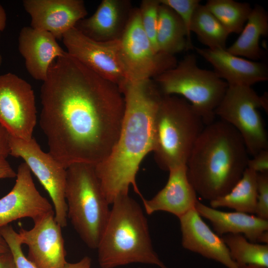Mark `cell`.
Instances as JSON below:
<instances>
[{
    "label": "cell",
    "mask_w": 268,
    "mask_h": 268,
    "mask_svg": "<svg viewBox=\"0 0 268 268\" xmlns=\"http://www.w3.org/2000/svg\"><path fill=\"white\" fill-rule=\"evenodd\" d=\"M40 127L49 153L67 168L105 159L116 143L125 101L115 84L67 52L51 65L40 90Z\"/></svg>",
    "instance_id": "cell-1"
},
{
    "label": "cell",
    "mask_w": 268,
    "mask_h": 268,
    "mask_svg": "<svg viewBox=\"0 0 268 268\" xmlns=\"http://www.w3.org/2000/svg\"><path fill=\"white\" fill-rule=\"evenodd\" d=\"M120 90L125 110L120 135L108 157L94 165L110 204L118 196L129 194L130 186L144 198L136 175L143 159L153 150L154 117L163 95L153 79L127 81Z\"/></svg>",
    "instance_id": "cell-2"
},
{
    "label": "cell",
    "mask_w": 268,
    "mask_h": 268,
    "mask_svg": "<svg viewBox=\"0 0 268 268\" xmlns=\"http://www.w3.org/2000/svg\"><path fill=\"white\" fill-rule=\"evenodd\" d=\"M249 154L240 134L220 120L205 125L186 164L197 194L209 201L227 194L247 168Z\"/></svg>",
    "instance_id": "cell-3"
},
{
    "label": "cell",
    "mask_w": 268,
    "mask_h": 268,
    "mask_svg": "<svg viewBox=\"0 0 268 268\" xmlns=\"http://www.w3.org/2000/svg\"><path fill=\"white\" fill-rule=\"evenodd\" d=\"M112 204L96 249L100 268L141 263L168 268L154 250L147 220L140 205L129 194L118 196Z\"/></svg>",
    "instance_id": "cell-4"
},
{
    "label": "cell",
    "mask_w": 268,
    "mask_h": 268,
    "mask_svg": "<svg viewBox=\"0 0 268 268\" xmlns=\"http://www.w3.org/2000/svg\"><path fill=\"white\" fill-rule=\"evenodd\" d=\"M204 126L201 117L186 100L163 95L154 120L152 152L158 166L169 171L186 165Z\"/></svg>",
    "instance_id": "cell-5"
},
{
    "label": "cell",
    "mask_w": 268,
    "mask_h": 268,
    "mask_svg": "<svg viewBox=\"0 0 268 268\" xmlns=\"http://www.w3.org/2000/svg\"><path fill=\"white\" fill-rule=\"evenodd\" d=\"M67 216L87 247L96 249L110 209L94 165L77 163L67 168Z\"/></svg>",
    "instance_id": "cell-6"
},
{
    "label": "cell",
    "mask_w": 268,
    "mask_h": 268,
    "mask_svg": "<svg viewBox=\"0 0 268 268\" xmlns=\"http://www.w3.org/2000/svg\"><path fill=\"white\" fill-rule=\"evenodd\" d=\"M153 79L163 95H178L189 102L205 126L214 121L215 110L228 86L214 71L198 67L193 54Z\"/></svg>",
    "instance_id": "cell-7"
},
{
    "label": "cell",
    "mask_w": 268,
    "mask_h": 268,
    "mask_svg": "<svg viewBox=\"0 0 268 268\" xmlns=\"http://www.w3.org/2000/svg\"><path fill=\"white\" fill-rule=\"evenodd\" d=\"M259 108L268 110L266 95L259 96L251 86L228 85L215 110L216 116L239 133L252 156L268 149V133Z\"/></svg>",
    "instance_id": "cell-8"
},
{
    "label": "cell",
    "mask_w": 268,
    "mask_h": 268,
    "mask_svg": "<svg viewBox=\"0 0 268 268\" xmlns=\"http://www.w3.org/2000/svg\"><path fill=\"white\" fill-rule=\"evenodd\" d=\"M120 40V54L127 81L153 79L175 67V56L155 50L145 33L138 8H133Z\"/></svg>",
    "instance_id": "cell-9"
},
{
    "label": "cell",
    "mask_w": 268,
    "mask_h": 268,
    "mask_svg": "<svg viewBox=\"0 0 268 268\" xmlns=\"http://www.w3.org/2000/svg\"><path fill=\"white\" fill-rule=\"evenodd\" d=\"M9 155L23 159L51 199L56 221L62 227H66L67 169L49 152H44L33 137L25 140L9 134Z\"/></svg>",
    "instance_id": "cell-10"
},
{
    "label": "cell",
    "mask_w": 268,
    "mask_h": 268,
    "mask_svg": "<svg viewBox=\"0 0 268 268\" xmlns=\"http://www.w3.org/2000/svg\"><path fill=\"white\" fill-rule=\"evenodd\" d=\"M37 123L35 96L31 85L17 75H0V125L8 134L29 140Z\"/></svg>",
    "instance_id": "cell-11"
},
{
    "label": "cell",
    "mask_w": 268,
    "mask_h": 268,
    "mask_svg": "<svg viewBox=\"0 0 268 268\" xmlns=\"http://www.w3.org/2000/svg\"><path fill=\"white\" fill-rule=\"evenodd\" d=\"M67 52L96 74L120 89L127 82L120 54V40L97 41L75 27L63 37Z\"/></svg>",
    "instance_id": "cell-12"
},
{
    "label": "cell",
    "mask_w": 268,
    "mask_h": 268,
    "mask_svg": "<svg viewBox=\"0 0 268 268\" xmlns=\"http://www.w3.org/2000/svg\"><path fill=\"white\" fill-rule=\"evenodd\" d=\"M15 178L11 190L0 199V228L18 219L28 217L35 221L55 212L49 201L37 190L24 162L18 166Z\"/></svg>",
    "instance_id": "cell-13"
},
{
    "label": "cell",
    "mask_w": 268,
    "mask_h": 268,
    "mask_svg": "<svg viewBox=\"0 0 268 268\" xmlns=\"http://www.w3.org/2000/svg\"><path fill=\"white\" fill-rule=\"evenodd\" d=\"M29 230L21 227L18 233L22 244L28 247L27 258L38 268H64L67 263L62 227L55 212L34 221Z\"/></svg>",
    "instance_id": "cell-14"
},
{
    "label": "cell",
    "mask_w": 268,
    "mask_h": 268,
    "mask_svg": "<svg viewBox=\"0 0 268 268\" xmlns=\"http://www.w3.org/2000/svg\"><path fill=\"white\" fill-rule=\"evenodd\" d=\"M24 9L31 17V27L51 33L61 39L69 30L85 17L82 0H24Z\"/></svg>",
    "instance_id": "cell-15"
},
{
    "label": "cell",
    "mask_w": 268,
    "mask_h": 268,
    "mask_svg": "<svg viewBox=\"0 0 268 268\" xmlns=\"http://www.w3.org/2000/svg\"><path fill=\"white\" fill-rule=\"evenodd\" d=\"M178 218L184 248L220 263L227 268H239L222 238L204 222L195 208Z\"/></svg>",
    "instance_id": "cell-16"
},
{
    "label": "cell",
    "mask_w": 268,
    "mask_h": 268,
    "mask_svg": "<svg viewBox=\"0 0 268 268\" xmlns=\"http://www.w3.org/2000/svg\"><path fill=\"white\" fill-rule=\"evenodd\" d=\"M195 49L212 65L216 74L228 85L251 86L268 80V68L263 63L233 55L226 49Z\"/></svg>",
    "instance_id": "cell-17"
},
{
    "label": "cell",
    "mask_w": 268,
    "mask_h": 268,
    "mask_svg": "<svg viewBox=\"0 0 268 268\" xmlns=\"http://www.w3.org/2000/svg\"><path fill=\"white\" fill-rule=\"evenodd\" d=\"M133 8L129 0H103L91 16L79 21L75 27L97 41L120 40Z\"/></svg>",
    "instance_id": "cell-18"
},
{
    "label": "cell",
    "mask_w": 268,
    "mask_h": 268,
    "mask_svg": "<svg viewBox=\"0 0 268 268\" xmlns=\"http://www.w3.org/2000/svg\"><path fill=\"white\" fill-rule=\"evenodd\" d=\"M18 40V50L27 70L33 78L43 82L53 61L67 53L51 33L31 26L21 29Z\"/></svg>",
    "instance_id": "cell-19"
},
{
    "label": "cell",
    "mask_w": 268,
    "mask_h": 268,
    "mask_svg": "<svg viewBox=\"0 0 268 268\" xmlns=\"http://www.w3.org/2000/svg\"><path fill=\"white\" fill-rule=\"evenodd\" d=\"M167 182L164 187L150 200H142L146 213L163 211L179 218L195 208L198 201L197 193L187 176L186 165L169 171Z\"/></svg>",
    "instance_id": "cell-20"
},
{
    "label": "cell",
    "mask_w": 268,
    "mask_h": 268,
    "mask_svg": "<svg viewBox=\"0 0 268 268\" xmlns=\"http://www.w3.org/2000/svg\"><path fill=\"white\" fill-rule=\"evenodd\" d=\"M195 209L201 217L211 222L214 232L220 237L227 234H241L250 242L257 243L262 235L268 231V220L251 214L219 210L199 201Z\"/></svg>",
    "instance_id": "cell-21"
},
{
    "label": "cell",
    "mask_w": 268,
    "mask_h": 268,
    "mask_svg": "<svg viewBox=\"0 0 268 268\" xmlns=\"http://www.w3.org/2000/svg\"><path fill=\"white\" fill-rule=\"evenodd\" d=\"M268 34V14L263 7L256 4L252 8L238 38L226 50L233 55L251 61L260 60L264 53L260 46V39Z\"/></svg>",
    "instance_id": "cell-22"
},
{
    "label": "cell",
    "mask_w": 268,
    "mask_h": 268,
    "mask_svg": "<svg viewBox=\"0 0 268 268\" xmlns=\"http://www.w3.org/2000/svg\"><path fill=\"white\" fill-rule=\"evenodd\" d=\"M156 41L159 51L173 56L193 48L181 18L171 8L161 3L158 11Z\"/></svg>",
    "instance_id": "cell-23"
},
{
    "label": "cell",
    "mask_w": 268,
    "mask_h": 268,
    "mask_svg": "<svg viewBox=\"0 0 268 268\" xmlns=\"http://www.w3.org/2000/svg\"><path fill=\"white\" fill-rule=\"evenodd\" d=\"M257 201V173L247 168L241 178L224 196L210 201V206L227 207L236 211L255 213Z\"/></svg>",
    "instance_id": "cell-24"
},
{
    "label": "cell",
    "mask_w": 268,
    "mask_h": 268,
    "mask_svg": "<svg viewBox=\"0 0 268 268\" xmlns=\"http://www.w3.org/2000/svg\"><path fill=\"white\" fill-rule=\"evenodd\" d=\"M190 31L199 41L210 49H226L229 32L204 5L201 3L195 9Z\"/></svg>",
    "instance_id": "cell-25"
},
{
    "label": "cell",
    "mask_w": 268,
    "mask_h": 268,
    "mask_svg": "<svg viewBox=\"0 0 268 268\" xmlns=\"http://www.w3.org/2000/svg\"><path fill=\"white\" fill-rule=\"evenodd\" d=\"M232 260L238 266L255 265L268 268V245L249 241L241 234L221 237Z\"/></svg>",
    "instance_id": "cell-26"
},
{
    "label": "cell",
    "mask_w": 268,
    "mask_h": 268,
    "mask_svg": "<svg viewBox=\"0 0 268 268\" xmlns=\"http://www.w3.org/2000/svg\"><path fill=\"white\" fill-rule=\"evenodd\" d=\"M204 5L230 34L241 33L252 9L249 3L233 0H208Z\"/></svg>",
    "instance_id": "cell-27"
},
{
    "label": "cell",
    "mask_w": 268,
    "mask_h": 268,
    "mask_svg": "<svg viewBox=\"0 0 268 268\" xmlns=\"http://www.w3.org/2000/svg\"><path fill=\"white\" fill-rule=\"evenodd\" d=\"M160 4L159 0H142L138 8L142 27L157 51L156 36Z\"/></svg>",
    "instance_id": "cell-28"
},
{
    "label": "cell",
    "mask_w": 268,
    "mask_h": 268,
    "mask_svg": "<svg viewBox=\"0 0 268 268\" xmlns=\"http://www.w3.org/2000/svg\"><path fill=\"white\" fill-rule=\"evenodd\" d=\"M0 233L6 242L15 263V268H38L24 255L18 232L11 225L0 228Z\"/></svg>",
    "instance_id": "cell-29"
},
{
    "label": "cell",
    "mask_w": 268,
    "mask_h": 268,
    "mask_svg": "<svg viewBox=\"0 0 268 268\" xmlns=\"http://www.w3.org/2000/svg\"><path fill=\"white\" fill-rule=\"evenodd\" d=\"M161 3L166 5L174 10L184 22L188 37L191 40L190 26L194 12L200 4V0H159Z\"/></svg>",
    "instance_id": "cell-30"
},
{
    "label": "cell",
    "mask_w": 268,
    "mask_h": 268,
    "mask_svg": "<svg viewBox=\"0 0 268 268\" xmlns=\"http://www.w3.org/2000/svg\"><path fill=\"white\" fill-rule=\"evenodd\" d=\"M268 220V172L257 173V201L255 213Z\"/></svg>",
    "instance_id": "cell-31"
},
{
    "label": "cell",
    "mask_w": 268,
    "mask_h": 268,
    "mask_svg": "<svg viewBox=\"0 0 268 268\" xmlns=\"http://www.w3.org/2000/svg\"><path fill=\"white\" fill-rule=\"evenodd\" d=\"M247 168L257 173L268 172V149L260 151L249 159Z\"/></svg>",
    "instance_id": "cell-32"
},
{
    "label": "cell",
    "mask_w": 268,
    "mask_h": 268,
    "mask_svg": "<svg viewBox=\"0 0 268 268\" xmlns=\"http://www.w3.org/2000/svg\"><path fill=\"white\" fill-rule=\"evenodd\" d=\"M9 153V134L0 125V156L6 158Z\"/></svg>",
    "instance_id": "cell-33"
},
{
    "label": "cell",
    "mask_w": 268,
    "mask_h": 268,
    "mask_svg": "<svg viewBox=\"0 0 268 268\" xmlns=\"http://www.w3.org/2000/svg\"><path fill=\"white\" fill-rule=\"evenodd\" d=\"M16 172L13 169L6 158L0 156V179L14 178Z\"/></svg>",
    "instance_id": "cell-34"
},
{
    "label": "cell",
    "mask_w": 268,
    "mask_h": 268,
    "mask_svg": "<svg viewBox=\"0 0 268 268\" xmlns=\"http://www.w3.org/2000/svg\"><path fill=\"white\" fill-rule=\"evenodd\" d=\"M0 268H15L13 258L10 251L0 255Z\"/></svg>",
    "instance_id": "cell-35"
},
{
    "label": "cell",
    "mask_w": 268,
    "mask_h": 268,
    "mask_svg": "<svg viewBox=\"0 0 268 268\" xmlns=\"http://www.w3.org/2000/svg\"><path fill=\"white\" fill-rule=\"evenodd\" d=\"M91 264V258L85 256L76 263H69L67 262L64 268H90Z\"/></svg>",
    "instance_id": "cell-36"
},
{
    "label": "cell",
    "mask_w": 268,
    "mask_h": 268,
    "mask_svg": "<svg viewBox=\"0 0 268 268\" xmlns=\"http://www.w3.org/2000/svg\"><path fill=\"white\" fill-rule=\"evenodd\" d=\"M6 14L5 9L0 3V33L4 30L6 24Z\"/></svg>",
    "instance_id": "cell-37"
},
{
    "label": "cell",
    "mask_w": 268,
    "mask_h": 268,
    "mask_svg": "<svg viewBox=\"0 0 268 268\" xmlns=\"http://www.w3.org/2000/svg\"><path fill=\"white\" fill-rule=\"evenodd\" d=\"M9 247L0 233V255L9 252Z\"/></svg>",
    "instance_id": "cell-38"
},
{
    "label": "cell",
    "mask_w": 268,
    "mask_h": 268,
    "mask_svg": "<svg viewBox=\"0 0 268 268\" xmlns=\"http://www.w3.org/2000/svg\"><path fill=\"white\" fill-rule=\"evenodd\" d=\"M239 268H268L264 267L255 266V265H247V266H239Z\"/></svg>",
    "instance_id": "cell-39"
},
{
    "label": "cell",
    "mask_w": 268,
    "mask_h": 268,
    "mask_svg": "<svg viewBox=\"0 0 268 268\" xmlns=\"http://www.w3.org/2000/svg\"><path fill=\"white\" fill-rule=\"evenodd\" d=\"M2 56L1 55V54L0 53V66H1V65L2 64Z\"/></svg>",
    "instance_id": "cell-40"
}]
</instances>
